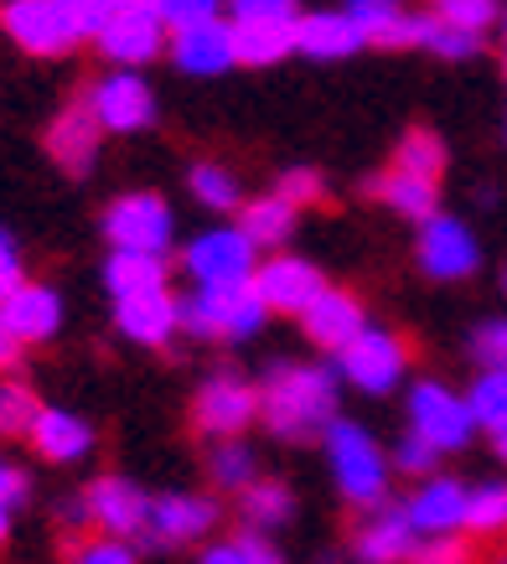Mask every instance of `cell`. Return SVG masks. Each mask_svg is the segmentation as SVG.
Here are the masks:
<instances>
[{"label": "cell", "instance_id": "8", "mask_svg": "<svg viewBox=\"0 0 507 564\" xmlns=\"http://www.w3.org/2000/svg\"><path fill=\"white\" fill-rule=\"evenodd\" d=\"M104 239L109 249H125V254H161L166 259L171 239H176V218H171L166 197L155 192H125L104 207Z\"/></svg>", "mask_w": 507, "mask_h": 564}, {"label": "cell", "instance_id": "17", "mask_svg": "<svg viewBox=\"0 0 507 564\" xmlns=\"http://www.w3.org/2000/svg\"><path fill=\"white\" fill-rule=\"evenodd\" d=\"M94 42H99V52L115 63V68H145L155 52H161V42H166V26H161V17H155L151 6H136V11H125V17L104 21L99 32H94Z\"/></svg>", "mask_w": 507, "mask_h": 564}, {"label": "cell", "instance_id": "18", "mask_svg": "<svg viewBox=\"0 0 507 564\" xmlns=\"http://www.w3.org/2000/svg\"><path fill=\"white\" fill-rule=\"evenodd\" d=\"M32 451L42 456L47 466H78L94 456V445H99V435H94V425H88L78 410H63V404H42V414H36L32 425Z\"/></svg>", "mask_w": 507, "mask_h": 564}, {"label": "cell", "instance_id": "37", "mask_svg": "<svg viewBox=\"0 0 507 564\" xmlns=\"http://www.w3.org/2000/svg\"><path fill=\"white\" fill-rule=\"evenodd\" d=\"M420 47H430L435 57H445V63H466V57H476L482 36L456 32V26H445V21H435V17H420Z\"/></svg>", "mask_w": 507, "mask_h": 564}, {"label": "cell", "instance_id": "39", "mask_svg": "<svg viewBox=\"0 0 507 564\" xmlns=\"http://www.w3.org/2000/svg\"><path fill=\"white\" fill-rule=\"evenodd\" d=\"M430 17L445 21V26H456V32L482 36L492 21H497V0H435Z\"/></svg>", "mask_w": 507, "mask_h": 564}, {"label": "cell", "instance_id": "41", "mask_svg": "<svg viewBox=\"0 0 507 564\" xmlns=\"http://www.w3.org/2000/svg\"><path fill=\"white\" fill-rule=\"evenodd\" d=\"M68 564H140L136 544L130 539H109V533H94L84 544H73Z\"/></svg>", "mask_w": 507, "mask_h": 564}, {"label": "cell", "instance_id": "4", "mask_svg": "<svg viewBox=\"0 0 507 564\" xmlns=\"http://www.w3.org/2000/svg\"><path fill=\"white\" fill-rule=\"evenodd\" d=\"M0 26L32 57H63L78 42L94 36L84 0H6L0 6Z\"/></svg>", "mask_w": 507, "mask_h": 564}, {"label": "cell", "instance_id": "54", "mask_svg": "<svg viewBox=\"0 0 507 564\" xmlns=\"http://www.w3.org/2000/svg\"><path fill=\"white\" fill-rule=\"evenodd\" d=\"M492 445H497V462L507 466V430H503V435H492Z\"/></svg>", "mask_w": 507, "mask_h": 564}, {"label": "cell", "instance_id": "2", "mask_svg": "<svg viewBox=\"0 0 507 564\" xmlns=\"http://www.w3.org/2000/svg\"><path fill=\"white\" fill-rule=\"evenodd\" d=\"M322 451H326V471H332V487L347 508L357 513H373L389 502V481H393V462L389 451L378 445L368 425L357 420H332V430L322 435Z\"/></svg>", "mask_w": 507, "mask_h": 564}, {"label": "cell", "instance_id": "40", "mask_svg": "<svg viewBox=\"0 0 507 564\" xmlns=\"http://www.w3.org/2000/svg\"><path fill=\"white\" fill-rule=\"evenodd\" d=\"M466 352H472L476 368H507V316H487V322H476Z\"/></svg>", "mask_w": 507, "mask_h": 564}, {"label": "cell", "instance_id": "3", "mask_svg": "<svg viewBox=\"0 0 507 564\" xmlns=\"http://www.w3.org/2000/svg\"><path fill=\"white\" fill-rule=\"evenodd\" d=\"M270 322V306L249 285H197L182 301V332L197 343H249Z\"/></svg>", "mask_w": 507, "mask_h": 564}, {"label": "cell", "instance_id": "50", "mask_svg": "<svg viewBox=\"0 0 507 564\" xmlns=\"http://www.w3.org/2000/svg\"><path fill=\"white\" fill-rule=\"evenodd\" d=\"M136 6H151V0H84L88 21H94V32H99L104 21H115V17H125V11H136Z\"/></svg>", "mask_w": 507, "mask_h": 564}, {"label": "cell", "instance_id": "51", "mask_svg": "<svg viewBox=\"0 0 507 564\" xmlns=\"http://www.w3.org/2000/svg\"><path fill=\"white\" fill-rule=\"evenodd\" d=\"M57 523L63 529H88V508H84V492H73L57 502Z\"/></svg>", "mask_w": 507, "mask_h": 564}, {"label": "cell", "instance_id": "36", "mask_svg": "<svg viewBox=\"0 0 507 564\" xmlns=\"http://www.w3.org/2000/svg\"><path fill=\"white\" fill-rule=\"evenodd\" d=\"M393 172L440 182V172H445V145H440V135H430V130H409V135L399 140V151H393Z\"/></svg>", "mask_w": 507, "mask_h": 564}, {"label": "cell", "instance_id": "21", "mask_svg": "<svg viewBox=\"0 0 507 564\" xmlns=\"http://www.w3.org/2000/svg\"><path fill=\"white\" fill-rule=\"evenodd\" d=\"M363 326H368V311H363V301H357L353 291H337V285H326V291L316 295V301L305 306V316H301V332L316 347H322V352H332V358H337L342 347L353 343Z\"/></svg>", "mask_w": 507, "mask_h": 564}, {"label": "cell", "instance_id": "30", "mask_svg": "<svg viewBox=\"0 0 507 564\" xmlns=\"http://www.w3.org/2000/svg\"><path fill=\"white\" fill-rule=\"evenodd\" d=\"M244 218H238V228L249 234L254 249H280V243H290V234H295V207L280 197V192H270V197H254V203L238 207Z\"/></svg>", "mask_w": 507, "mask_h": 564}, {"label": "cell", "instance_id": "11", "mask_svg": "<svg viewBox=\"0 0 507 564\" xmlns=\"http://www.w3.org/2000/svg\"><path fill=\"white\" fill-rule=\"evenodd\" d=\"M84 508H88V529L94 533L130 539V544L145 539V523H151V492H145L136 477H119V471L94 477L84 487Z\"/></svg>", "mask_w": 507, "mask_h": 564}, {"label": "cell", "instance_id": "24", "mask_svg": "<svg viewBox=\"0 0 507 564\" xmlns=\"http://www.w3.org/2000/svg\"><path fill=\"white\" fill-rule=\"evenodd\" d=\"M363 47V32L347 11H305L295 21V52L316 57V63H342Z\"/></svg>", "mask_w": 507, "mask_h": 564}, {"label": "cell", "instance_id": "49", "mask_svg": "<svg viewBox=\"0 0 507 564\" xmlns=\"http://www.w3.org/2000/svg\"><path fill=\"white\" fill-rule=\"evenodd\" d=\"M197 564H249V554H244V544H238V533H234V539H207Z\"/></svg>", "mask_w": 507, "mask_h": 564}, {"label": "cell", "instance_id": "13", "mask_svg": "<svg viewBox=\"0 0 507 564\" xmlns=\"http://www.w3.org/2000/svg\"><path fill=\"white\" fill-rule=\"evenodd\" d=\"M414 259L430 280H466L482 264V249H476V234L451 213H435V218L420 223V243H414Z\"/></svg>", "mask_w": 507, "mask_h": 564}, {"label": "cell", "instance_id": "20", "mask_svg": "<svg viewBox=\"0 0 507 564\" xmlns=\"http://www.w3.org/2000/svg\"><path fill=\"white\" fill-rule=\"evenodd\" d=\"M0 316L17 332L21 347L52 343V337L63 332V295L52 291V285H42V280H21L17 291L0 301Z\"/></svg>", "mask_w": 507, "mask_h": 564}, {"label": "cell", "instance_id": "45", "mask_svg": "<svg viewBox=\"0 0 507 564\" xmlns=\"http://www.w3.org/2000/svg\"><path fill=\"white\" fill-rule=\"evenodd\" d=\"M234 21H301L295 0H228Z\"/></svg>", "mask_w": 507, "mask_h": 564}, {"label": "cell", "instance_id": "48", "mask_svg": "<svg viewBox=\"0 0 507 564\" xmlns=\"http://www.w3.org/2000/svg\"><path fill=\"white\" fill-rule=\"evenodd\" d=\"M21 280H26V274H21V249H17V239L0 228V301L17 291Z\"/></svg>", "mask_w": 507, "mask_h": 564}, {"label": "cell", "instance_id": "9", "mask_svg": "<svg viewBox=\"0 0 507 564\" xmlns=\"http://www.w3.org/2000/svg\"><path fill=\"white\" fill-rule=\"evenodd\" d=\"M182 270L192 274V285H249L259 270V249L238 223H218L182 249Z\"/></svg>", "mask_w": 507, "mask_h": 564}, {"label": "cell", "instance_id": "29", "mask_svg": "<svg viewBox=\"0 0 507 564\" xmlns=\"http://www.w3.org/2000/svg\"><path fill=\"white\" fill-rule=\"evenodd\" d=\"M368 197H378L384 207H393V213H404V218L424 223V218H435V182H424V176H409V172H384V176H373L368 182Z\"/></svg>", "mask_w": 507, "mask_h": 564}, {"label": "cell", "instance_id": "34", "mask_svg": "<svg viewBox=\"0 0 507 564\" xmlns=\"http://www.w3.org/2000/svg\"><path fill=\"white\" fill-rule=\"evenodd\" d=\"M186 192H192L203 207H213V213H234V207H244L238 176L228 172V166H218V161H197V166L186 172Z\"/></svg>", "mask_w": 507, "mask_h": 564}, {"label": "cell", "instance_id": "32", "mask_svg": "<svg viewBox=\"0 0 507 564\" xmlns=\"http://www.w3.org/2000/svg\"><path fill=\"white\" fill-rule=\"evenodd\" d=\"M466 404H472L476 430L487 435H503L507 430V368H482L466 389Z\"/></svg>", "mask_w": 507, "mask_h": 564}, {"label": "cell", "instance_id": "23", "mask_svg": "<svg viewBox=\"0 0 507 564\" xmlns=\"http://www.w3.org/2000/svg\"><path fill=\"white\" fill-rule=\"evenodd\" d=\"M99 140H104V130H99V120L88 115V104H68V109L47 124V155L68 176L94 172V161H99Z\"/></svg>", "mask_w": 507, "mask_h": 564}, {"label": "cell", "instance_id": "38", "mask_svg": "<svg viewBox=\"0 0 507 564\" xmlns=\"http://www.w3.org/2000/svg\"><path fill=\"white\" fill-rule=\"evenodd\" d=\"M389 462H393V471H399V477H414V481H424V477H435V471H440V462H445V456H440V451H435V445H430V441H420L414 430H404V435L393 441Z\"/></svg>", "mask_w": 507, "mask_h": 564}, {"label": "cell", "instance_id": "22", "mask_svg": "<svg viewBox=\"0 0 507 564\" xmlns=\"http://www.w3.org/2000/svg\"><path fill=\"white\" fill-rule=\"evenodd\" d=\"M171 63L192 78H218L238 63L234 57V26L228 21H197V26H182L171 36Z\"/></svg>", "mask_w": 507, "mask_h": 564}, {"label": "cell", "instance_id": "14", "mask_svg": "<svg viewBox=\"0 0 507 564\" xmlns=\"http://www.w3.org/2000/svg\"><path fill=\"white\" fill-rule=\"evenodd\" d=\"M254 291H259V301L270 306V316L274 311H280V316H305V306L326 291V280H322V270H316L311 259L274 254V259H265V264L254 270Z\"/></svg>", "mask_w": 507, "mask_h": 564}, {"label": "cell", "instance_id": "44", "mask_svg": "<svg viewBox=\"0 0 507 564\" xmlns=\"http://www.w3.org/2000/svg\"><path fill=\"white\" fill-rule=\"evenodd\" d=\"M274 192H280L290 207H311V203H322L326 187H322V176L311 172V166H290V172L280 176V187H274Z\"/></svg>", "mask_w": 507, "mask_h": 564}, {"label": "cell", "instance_id": "19", "mask_svg": "<svg viewBox=\"0 0 507 564\" xmlns=\"http://www.w3.org/2000/svg\"><path fill=\"white\" fill-rule=\"evenodd\" d=\"M115 326L125 343L136 347H166L182 332V301L171 291H145L115 301Z\"/></svg>", "mask_w": 507, "mask_h": 564}, {"label": "cell", "instance_id": "35", "mask_svg": "<svg viewBox=\"0 0 507 564\" xmlns=\"http://www.w3.org/2000/svg\"><path fill=\"white\" fill-rule=\"evenodd\" d=\"M36 414H42V399L32 393V383H21V378H0V435L26 441L32 425H36Z\"/></svg>", "mask_w": 507, "mask_h": 564}, {"label": "cell", "instance_id": "46", "mask_svg": "<svg viewBox=\"0 0 507 564\" xmlns=\"http://www.w3.org/2000/svg\"><path fill=\"white\" fill-rule=\"evenodd\" d=\"M0 502H6L11 513H21V508L32 502V471L17 462H6V456H0Z\"/></svg>", "mask_w": 507, "mask_h": 564}, {"label": "cell", "instance_id": "16", "mask_svg": "<svg viewBox=\"0 0 507 564\" xmlns=\"http://www.w3.org/2000/svg\"><path fill=\"white\" fill-rule=\"evenodd\" d=\"M414 549H420V533L409 523L404 502L373 508L353 533V564H409Z\"/></svg>", "mask_w": 507, "mask_h": 564}, {"label": "cell", "instance_id": "55", "mask_svg": "<svg viewBox=\"0 0 507 564\" xmlns=\"http://www.w3.org/2000/svg\"><path fill=\"white\" fill-rule=\"evenodd\" d=\"M503 291H507V274H503Z\"/></svg>", "mask_w": 507, "mask_h": 564}, {"label": "cell", "instance_id": "42", "mask_svg": "<svg viewBox=\"0 0 507 564\" xmlns=\"http://www.w3.org/2000/svg\"><path fill=\"white\" fill-rule=\"evenodd\" d=\"M223 0H151V11L161 17V26L182 32V26H197V21H213L218 17Z\"/></svg>", "mask_w": 507, "mask_h": 564}, {"label": "cell", "instance_id": "52", "mask_svg": "<svg viewBox=\"0 0 507 564\" xmlns=\"http://www.w3.org/2000/svg\"><path fill=\"white\" fill-rule=\"evenodd\" d=\"M21 362V343H17V332L6 326V316H0V373H11Z\"/></svg>", "mask_w": 507, "mask_h": 564}, {"label": "cell", "instance_id": "56", "mask_svg": "<svg viewBox=\"0 0 507 564\" xmlns=\"http://www.w3.org/2000/svg\"><path fill=\"white\" fill-rule=\"evenodd\" d=\"M497 564H507V560H497Z\"/></svg>", "mask_w": 507, "mask_h": 564}, {"label": "cell", "instance_id": "28", "mask_svg": "<svg viewBox=\"0 0 507 564\" xmlns=\"http://www.w3.org/2000/svg\"><path fill=\"white\" fill-rule=\"evenodd\" d=\"M104 291L109 301H125V295H145V291H166V259L161 254H115L104 259Z\"/></svg>", "mask_w": 507, "mask_h": 564}, {"label": "cell", "instance_id": "7", "mask_svg": "<svg viewBox=\"0 0 507 564\" xmlns=\"http://www.w3.org/2000/svg\"><path fill=\"white\" fill-rule=\"evenodd\" d=\"M254 420H259V383H249L238 368L207 373L192 393V425L203 430L207 441H238Z\"/></svg>", "mask_w": 507, "mask_h": 564}, {"label": "cell", "instance_id": "25", "mask_svg": "<svg viewBox=\"0 0 507 564\" xmlns=\"http://www.w3.org/2000/svg\"><path fill=\"white\" fill-rule=\"evenodd\" d=\"M342 11L357 21L363 42H378V47H420V17H409L404 0H347Z\"/></svg>", "mask_w": 507, "mask_h": 564}, {"label": "cell", "instance_id": "31", "mask_svg": "<svg viewBox=\"0 0 507 564\" xmlns=\"http://www.w3.org/2000/svg\"><path fill=\"white\" fill-rule=\"evenodd\" d=\"M207 477H213V487L218 492H244V487H254L259 481V451H254L244 435L238 441H213L207 445Z\"/></svg>", "mask_w": 507, "mask_h": 564}, {"label": "cell", "instance_id": "12", "mask_svg": "<svg viewBox=\"0 0 507 564\" xmlns=\"http://www.w3.org/2000/svg\"><path fill=\"white\" fill-rule=\"evenodd\" d=\"M88 115L99 120L104 135H140L155 124V94L136 68L104 73L99 84L88 88Z\"/></svg>", "mask_w": 507, "mask_h": 564}, {"label": "cell", "instance_id": "5", "mask_svg": "<svg viewBox=\"0 0 507 564\" xmlns=\"http://www.w3.org/2000/svg\"><path fill=\"white\" fill-rule=\"evenodd\" d=\"M332 368H337V378L347 389L368 393V399H384V393H393L409 378V343L399 332H389V326L368 322L353 343L337 352Z\"/></svg>", "mask_w": 507, "mask_h": 564}, {"label": "cell", "instance_id": "53", "mask_svg": "<svg viewBox=\"0 0 507 564\" xmlns=\"http://www.w3.org/2000/svg\"><path fill=\"white\" fill-rule=\"evenodd\" d=\"M11 529H17V513H11V508L0 502V549L11 544Z\"/></svg>", "mask_w": 507, "mask_h": 564}, {"label": "cell", "instance_id": "10", "mask_svg": "<svg viewBox=\"0 0 507 564\" xmlns=\"http://www.w3.org/2000/svg\"><path fill=\"white\" fill-rule=\"evenodd\" d=\"M218 497L207 492H161L151 497V523L140 544L151 549H203L218 533Z\"/></svg>", "mask_w": 507, "mask_h": 564}, {"label": "cell", "instance_id": "1", "mask_svg": "<svg viewBox=\"0 0 507 564\" xmlns=\"http://www.w3.org/2000/svg\"><path fill=\"white\" fill-rule=\"evenodd\" d=\"M342 410V378L326 362H295L280 358L259 378V420L274 441L305 445L322 441Z\"/></svg>", "mask_w": 507, "mask_h": 564}, {"label": "cell", "instance_id": "33", "mask_svg": "<svg viewBox=\"0 0 507 564\" xmlns=\"http://www.w3.org/2000/svg\"><path fill=\"white\" fill-rule=\"evenodd\" d=\"M466 533H507V481L503 477H487V481H472L466 487Z\"/></svg>", "mask_w": 507, "mask_h": 564}, {"label": "cell", "instance_id": "43", "mask_svg": "<svg viewBox=\"0 0 507 564\" xmlns=\"http://www.w3.org/2000/svg\"><path fill=\"white\" fill-rule=\"evenodd\" d=\"M409 564H476V554L461 533H445V539H420Z\"/></svg>", "mask_w": 507, "mask_h": 564}, {"label": "cell", "instance_id": "27", "mask_svg": "<svg viewBox=\"0 0 507 564\" xmlns=\"http://www.w3.org/2000/svg\"><path fill=\"white\" fill-rule=\"evenodd\" d=\"M234 26V57L249 68H270L295 52V21H228Z\"/></svg>", "mask_w": 507, "mask_h": 564}, {"label": "cell", "instance_id": "26", "mask_svg": "<svg viewBox=\"0 0 507 564\" xmlns=\"http://www.w3.org/2000/svg\"><path fill=\"white\" fill-rule=\"evenodd\" d=\"M238 518H244V529L280 539V529H290V518H295V487L280 477H259L238 492Z\"/></svg>", "mask_w": 507, "mask_h": 564}, {"label": "cell", "instance_id": "6", "mask_svg": "<svg viewBox=\"0 0 507 564\" xmlns=\"http://www.w3.org/2000/svg\"><path fill=\"white\" fill-rule=\"evenodd\" d=\"M404 414H409V430H414L420 441L435 445L440 456H456V451H466V445L476 441V420H472L466 393H456L451 383H440V378L409 383Z\"/></svg>", "mask_w": 507, "mask_h": 564}, {"label": "cell", "instance_id": "47", "mask_svg": "<svg viewBox=\"0 0 507 564\" xmlns=\"http://www.w3.org/2000/svg\"><path fill=\"white\" fill-rule=\"evenodd\" d=\"M238 544H244V554H249V564H290V560H285V549H280V539H274V533L238 529Z\"/></svg>", "mask_w": 507, "mask_h": 564}, {"label": "cell", "instance_id": "15", "mask_svg": "<svg viewBox=\"0 0 507 564\" xmlns=\"http://www.w3.org/2000/svg\"><path fill=\"white\" fill-rule=\"evenodd\" d=\"M404 513L420 539H445V533H466V481L461 477H435L414 481V492L404 497Z\"/></svg>", "mask_w": 507, "mask_h": 564}]
</instances>
